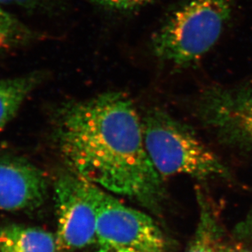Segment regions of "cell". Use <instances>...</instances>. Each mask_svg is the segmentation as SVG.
Here are the masks:
<instances>
[{
    "instance_id": "obj_1",
    "label": "cell",
    "mask_w": 252,
    "mask_h": 252,
    "mask_svg": "<svg viewBox=\"0 0 252 252\" xmlns=\"http://www.w3.org/2000/svg\"><path fill=\"white\" fill-rule=\"evenodd\" d=\"M55 139L67 170L152 212L162 210L165 180L148 156L142 118L127 95L112 91L63 105Z\"/></svg>"
},
{
    "instance_id": "obj_2",
    "label": "cell",
    "mask_w": 252,
    "mask_h": 252,
    "mask_svg": "<svg viewBox=\"0 0 252 252\" xmlns=\"http://www.w3.org/2000/svg\"><path fill=\"white\" fill-rule=\"evenodd\" d=\"M234 0H185L153 34L152 49L160 61L186 67L218 42L230 19Z\"/></svg>"
},
{
    "instance_id": "obj_3",
    "label": "cell",
    "mask_w": 252,
    "mask_h": 252,
    "mask_svg": "<svg viewBox=\"0 0 252 252\" xmlns=\"http://www.w3.org/2000/svg\"><path fill=\"white\" fill-rule=\"evenodd\" d=\"M146 149L165 178L185 175L199 180L230 179V170L189 126L158 108L142 118Z\"/></svg>"
},
{
    "instance_id": "obj_4",
    "label": "cell",
    "mask_w": 252,
    "mask_h": 252,
    "mask_svg": "<svg viewBox=\"0 0 252 252\" xmlns=\"http://www.w3.org/2000/svg\"><path fill=\"white\" fill-rule=\"evenodd\" d=\"M88 185L97 213L98 245L138 252H165V236L151 216L126 206L97 185Z\"/></svg>"
},
{
    "instance_id": "obj_5",
    "label": "cell",
    "mask_w": 252,
    "mask_h": 252,
    "mask_svg": "<svg viewBox=\"0 0 252 252\" xmlns=\"http://www.w3.org/2000/svg\"><path fill=\"white\" fill-rule=\"evenodd\" d=\"M196 114L221 143L252 153V85L206 89Z\"/></svg>"
},
{
    "instance_id": "obj_6",
    "label": "cell",
    "mask_w": 252,
    "mask_h": 252,
    "mask_svg": "<svg viewBox=\"0 0 252 252\" xmlns=\"http://www.w3.org/2000/svg\"><path fill=\"white\" fill-rule=\"evenodd\" d=\"M54 194L60 249L79 250L97 243V213L87 181L67 170L55 180Z\"/></svg>"
},
{
    "instance_id": "obj_7",
    "label": "cell",
    "mask_w": 252,
    "mask_h": 252,
    "mask_svg": "<svg viewBox=\"0 0 252 252\" xmlns=\"http://www.w3.org/2000/svg\"><path fill=\"white\" fill-rule=\"evenodd\" d=\"M48 180L39 168L28 160L0 157V210L36 209L48 196Z\"/></svg>"
},
{
    "instance_id": "obj_8",
    "label": "cell",
    "mask_w": 252,
    "mask_h": 252,
    "mask_svg": "<svg viewBox=\"0 0 252 252\" xmlns=\"http://www.w3.org/2000/svg\"><path fill=\"white\" fill-rule=\"evenodd\" d=\"M56 234L41 228L8 225L0 230V252H61Z\"/></svg>"
},
{
    "instance_id": "obj_9",
    "label": "cell",
    "mask_w": 252,
    "mask_h": 252,
    "mask_svg": "<svg viewBox=\"0 0 252 252\" xmlns=\"http://www.w3.org/2000/svg\"><path fill=\"white\" fill-rule=\"evenodd\" d=\"M42 79V74L34 72L0 80V131L16 116Z\"/></svg>"
},
{
    "instance_id": "obj_10",
    "label": "cell",
    "mask_w": 252,
    "mask_h": 252,
    "mask_svg": "<svg viewBox=\"0 0 252 252\" xmlns=\"http://www.w3.org/2000/svg\"><path fill=\"white\" fill-rule=\"evenodd\" d=\"M199 220L193 238L185 252H220L219 224L212 206L200 188L196 189Z\"/></svg>"
},
{
    "instance_id": "obj_11",
    "label": "cell",
    "mask_w": 252,
    "mask_h": 252,
    "mask_svg": "<svg viewBox=\"0 0 252 252\" xmlns=\"http://www.w3.org/2000/svg\"><path fill=\"white\" fill-rule=\"evenodd\" d=\"M35 36L29 27L0 7V53L23 46Z\"/></svg>"
},
{
    "instance_id": "obj_12",
    "label": "cell",
    "mask_w": 252,
    "mask_h": 252,
    "mask_svg": "<svg viewBox=\"0 0 252 252\" xmlns=\"http://www.w3.org/2000/svg\"><path fill=\"white\" fill-rule=\"evenodd\" d=\"M94 4L112 12H128L143 7L154 0H90Z\"/></svg>"
},
{
    "instance_id": "obj_13",
    "label": "cell",
    "mask_w": 252,
    "mask_h": 252,
    "mask_svg": "<svg viewBox=\"0 0 252 252\" xmlns=\"http://www.w3.org/2000/svg\"><path fill=\"white\" fill-rule=\"evenodd\" d=\"M50 0H0V4L15 5L26 9H36Z\"/></svg>"
},
{
    "instance_id": "obj_14",
    "label": "cell",
    "mask_w": 252,
    "mask_h": 252,
    "mask_svg": "<svg viewBox=\"0 0 252 252\" xmlns=\"http://www.w3.org/2000/svg\"><path fill=\"white\" fill-rule=\"evenodd\" d=\"M94 252H138L128 248H115V247H105L99 246V248Z\"/></svg>"
},
{
    "instance_id": "obj_15",
    "label": "cell",
    "mask_w": 252,
    "mask_h": 252,
    "mask_svg": "<svg viewBox=\"0 0 252 252\" xmlns=\"http://www.w3.org/2000/svg\"><path fill=\"white\" fill-rule=\"evenodd\" d=\"M220 252H249L245 250L244 248H239V247H225V246H220Z\"/></svg>"
},
{
    "instance_id": "obj_16",
    "label": "cell",
    "mask_w": 252,
    "mask_h": 252,
    "mask_svg": "<svg viewBox=\"0 0 252 252\" xmlns=\"http://www.w3.org/2000/svg\"><path fill=\"white\" fill-rule=\"evenodd\" d=\"M50 1H51V0H50Z\"/></svg>"
}]
</instances>
